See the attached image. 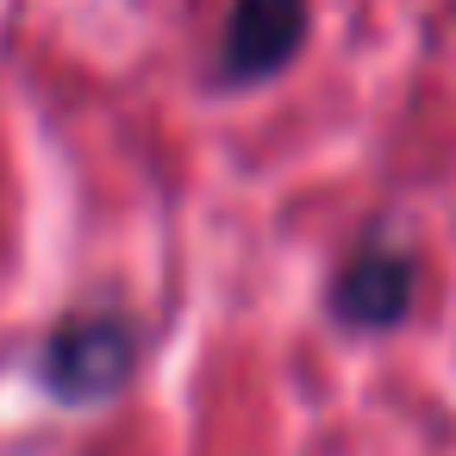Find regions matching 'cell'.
<instances>
[{"mask_svg": "<svg viewBox=\"0 0 456 456\" xmlns=\"http://www.w3.org/2000/svg\"><path fill=\"white\" fill-rule=\"evenodd\" d=\"M138 356H144V331L126 306H76L45 331L38 375L57 406L82 412V406H107L113 394H126L138 375Z\"/></svg>", "mask_w": 456, "mask_h": 456, "instance_id": "obj_1", "label": "cell"}, {"mask_svg": "<svg viewBox=\"0 0 456 456\" xmlns=\"http://www.w3.org/2000/svg\"><path fill=\"white\" fill-rule=\"evenodd\" d=\"M306 32H313V0H232L225 20H219L207 82L225 94L275 82L300 57Z\"/></svg>", "mask_w": 456, "mask_h": 456, "instance_id": "obj_2", "label": "cell"}, {"mask_svg": "<svg viewBox=\"0 0 456 456\" xmlns=\"http://www.w3.org/2000/svg\"><path fill=\"white\" fill-rule=\"evenodd\" d=\"M412 294H419V256H412V244H400V238H387V232H369V238L331 269L325 313H331L344 331L375 338V331L406 325Z\"/></svg>", "mask_w": 456, "mask_h": 456, "instance_id": "obj_3", "label": "cell"}]
</instances>
